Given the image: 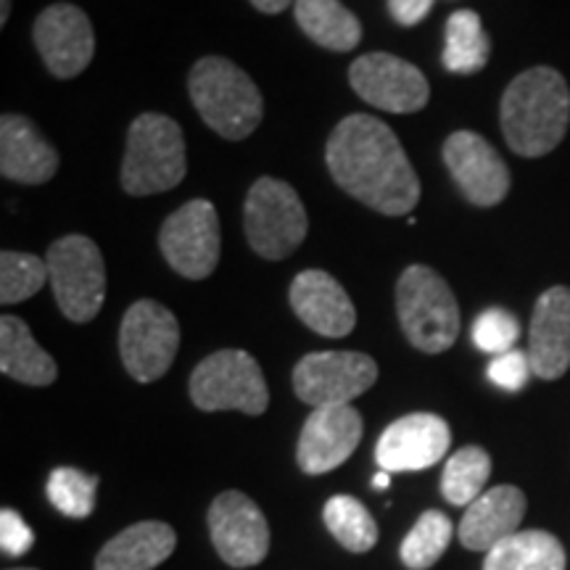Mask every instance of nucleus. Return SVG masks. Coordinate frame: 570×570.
Here are the masks:
<instances>
[{
	"instance_id": "nucleus-2",
	"label": "nucleus",
	"mask_w": 570,
	"mask_h": 570,
	"mask_svg": "<svg viewBox=\"0 0 570 570\" xmlns=\"http://www.w3.org/2000/svg\"><path fill=\"white\" fill-rule=\"evenodd\" d=\"M502 132L518 156L537 159L554 151L570 125V90L558 69L533 67L508 85L502 96Z\"/></svg>"
},
{
	"instance_id": "nucleus-21",
	"label": "nucleus",
	"mask_w": 570,
	"mask_h": 570,
	"mask_svg": "<svg viewBox=\"0 0 570 570\" xmlns=\"http://www.w3.org/2000/svg\"><path fill=\"white\" fill-rule=\"evenodd\" d=\"M59 169V154L30 119L6 114L0 119V175L6 180L42 185Z\"/></svg>"
},
{
	"instance_id": "nucleus-19",
	"label": "nucleus",
	"mask_w": 570,
	"mask_h": 570,
	"mask_svg": "<svg viewBox=\"0 0 570 570\" xmlns=\"http://www.w3.org/2000/svg\"><path fill=\"white\" fill-rule=\"evenodd\" d=\"M291 306L296 317L327 338H344L354 331L356 309L346 288L323 269H306L291 283Z\"/></svg>"
},
{
	"instance_id": "nucleus-7",
	"label": "nucleus",
	"mask_w": 570,
	"mask_h": 570,
	"mask_svg": "<svg viewBox=\"0 0 570 570\" xmlns=\"http://www.w3.org/2000/svg\"><path fill=\"white\" fill-rule=\"evenodd\" d=\"M190 399L204 412L238 410L262 415L269 407V391L259 362L240 348H223L206 356L190 375Z\"/></svg>"
},
{
	"instance_id": "nucleus-4",
	"label": "nucleus",
	"mask_w": 570,
	"mask_h": 570,
	"mask_svg": "<svg viewBox=\"0 0 570 570\" xmlns=\"http://www.w3.org/2000/svg\"><path fill=\"white\" fill-rule=\"evenodd\" d=\"M396 312L407 341L425 354H441L460 336V306L449 283L425 265H412L396 283Z\"/></svg>"
},
{
	"instance_id": "nucleus-39",
	"label": "nucleus",
	"mask_w": 570,
	"mask_h": 570,
	"mask_svg": "<svg viewBox=\"0 0 570 570\" xmlns=\"http://www.w3.org/2000/svg\"><path fill=\"white\" fill-rule=\"evenodd\" d=\"M13 570H35V568H13Z\"/></svg>"
},
{
	"instance_id": "nucleus-38",
	"label": "nucleus",
	"mask_w": 570,
	"mask_h": 570,
	"mask_svg": "<svg viewBox=\"0 0 570 570\" xmlns=\"http://www.w3.org/2000/svg\"><path fill=\"white\" fill-rule=\"evenodd\" d=\"M9 13H11V0H3V3H0V24L9 21Z\"/></svg>"
},
{
	"instance_id": "nucleus-12",
	"label": "nucleus",
	"mask_w": 570,
	"mask_h": 570,
	"mask_svg": "<svg viewBox=\"0 0 570 570\" xmlns=\"http://www.w3.org/2000/svg\"><path fill=\"white\" fill-rule=\"evenodd\" d=\"M212 544L230 568H254L269 552V525L244 491H225L209 508Z\"/></svg>"
},
{
	"instance_id": "nucleus-24",
	"label": "nucleus",
	"mask_w": 570,
	"mask_h": 570,
	"mask_svg": "<svg viewBox=\"0 0 570 570\" xmlns=\"http://www.w3.org/2000/svg\"><path fill=\"white\" fill-rule=\"evenodd\" d=\"M296 21L309 40L327 51L348 53L360 46L362 24L341 0H296Z\"/></svg>"
},
{
	"instance_id": "nucleus-30",
	"label": "nucleus",
	"mask_w": 570,
	"mask_h": 570,
	"mask_svg": "<svg viewBox=\"0 0 570 570\" xmlns=\"http://www.w3.org/2000/svg\"><path fill=\"white\" fill-rule=\"evenodd\" d=\"M48 281H51L48 262L40 256L21 252L0 254V302L6 306L27 302V298L40 294Z\"/></svg>"
},
{
	"instance_id": "nucleus-32",
	"label": "nucleus",
	"mask_w": 570,
	"mask_h": 570,
	"mask_svg": "<svg viewBox=\"0 0 570 570\" xmlns=\"http://www.w3.org/2000/svg\"><path fill=\"white\" fill-rule=\"evenodd\" d=\"M520 338V325L518 320L510 315L508 309H499V306H491V309L481 312L473 323V344L487 354H508L515 348Z\"/></svg>"
},
{
	"instance_id": "nucleus-33",
	"label": "nucleus",
	"mask_w": 570,
	"mask_h": 570,
	"mask_svg": "<svg viewBox=\"0 0 570 570\" xmlns=\"http://www.w3.org/2000/svg\"><path fill=\"white\" fill-rule=\"evenodd\" d=\"M531 373L533 370H531L529 352H518V348H512L508 354L494 356L489 365V381L502 391H510V394H515V391L523 389L525 383H529Z\"/></svg>"
},
{
	"instance_id": "nucleus-18",
	"label": "nucleus",
	"mask_w": 570,
	"mask_h": 570,
	"mask_svg": "<svg viewBox=\"0 0 570 570\" xmlns=\"http://www.w3.org/2000/svg\"><path fill=\"white\" fill-rule=\"evenodd\" d=\"M529 360L533 375L558 381L570 367V288L552 285L533 306L529 331Z\"/></svg>"
},
{
	"instance_id": "nucleus-14",
	"label": "nucleus",
	"mask_w": 570,
	"mask_h": 570,
	"mask_svg": "<svg viewBox=\"0 0 570 570\" xmlns=\"http://www.w3.org/2000/svg\"><path fill=\"white\" fill-rule=\"evenodd\" d=\"M444 164L460 194L475 206H497L510 194V169L479 132H452L444 142Z\"/></svg>"
},
{
	"instance_id": "nucleus-36",
	"label": "nucleus",
	"mask_w": 570,
	"mask_h": 570,
	"mask_svg": "<svg viewBox=\"0 0 570 570\" xmlns=\"http://www.w3.org/2000/svg\"><path fill=\"white\" fill-rule=\"evenodd\" d=\"M252 6L256 11L269 13V17H273V13H281V11L288 9L291 0H252Z\"/></svg>"
},
{
	"instance_id": "nucleus-6",
	"label": "nucleus",
	"mask_w": 570,
	"mask_h": 570,
	"mask_svg": "<svg viewBox=\"0 0 570 570\" xmlns=\"http://www.w3.org/2000/svg\"><path fill=\"white\" fill-rule=\"evenodd\" d=\"M244 227L248 246L265 259H285L304 244L306 209L288 183L259 177L248 188L244 206Z\"/></svg>"
},
{
	"instance_id": "nucleus-15",
	"label": "nucleus",
	"mask_w": 570,
	"mask_h": 570,
	"mask_svg": "<svg viewBox=\"0 0 570 570\" xmlns=\"http://www.w3.org/2000/svg\"><path fill=\"white\" fill-rule=\"evenodd\" d=\"M32 38L48 71L59 80H69L88 69L96 53V32L88 13L71 3L48 6L35 21Z\"/></svg>"
},
{
	"instance_id": "nucleus-9",
	"label": "nucleus",
	"mask_w": 570,
	"mask_h": 570,
	"mask_svg": "<svg viewBox=\"0 0 570 570\" xmlns=\"http://www.w3.org/2000/svg\"><path fill=\"white\" fill-rule=\"evenodd\" d=\"M180 348V325L167 306L151 298L135 302L119 327V354L138 383H151L167 375Z\"/></svg>"
},
{
	"instance_id": "nucleus-1",
	"label": "nucleus",
	"mask_w": 570,
	"mask_h": 570,
	"mask_svg": "<svg viewBox=\"0 0 570 570\" xmlns=\"http://www.w3.org/2000/svg\"><path fill=\"white\" fill-rule=\"evenodd\" d=\"M325 161L333 180L370 209L402 217L420 202V183L407 151L386 122L352 114L331 132Z\"/></svg>"
},
{
	"instance_id": "nucleus-5",
	"label": "nucleus",
	"mask_w": 570,
	"mask_h": 570,
	"mask_svg": "<svg viewBox=\"0 0 570 570\" xmlns=\"http://www.w3.org/2000/svg\"><path fill=\"white\" fill-rule=\"evenodd\" d=\"M188 173L183 130L164 114H140L127 132L122 188L130 196L173 190Z\"/></svg>"
},
{
	"instance_id": "nucleus-22",
	"label": "nucleus",
	"mask_w": 570,
	"mask_h": 570,
	"mask_svg": "<svg viewBox=\"0 0 570 570\" xmlns=\"http://www.w3.org/2000/svg\"><path fill=\"white\" fill-rule=\"evenodd\" d=\"M175 547L173 525L161 520H142L106 541L96 558V570H154L175 552Z\"/></svg>"
},
{
	"instance_id": "nucleus-11",
	"label": "nucleus",
	"mask_w": 570,
	"mask_h": 570,
	"mask_svg": "<svg viewBox=\"0 0 570 570\" xmlns=\"http://www.w3.org/2000/svg\"><path fill=\"white\" fill-rule=\"evenodd\" d=\"M377 381L373 356L362 352H315L294 367V391L309 407L352 404Z\"/></svg>"
},
{
	"instance_id": "nucleus-3",
	"label": "nucleus",
	"mask_w": 570,
	"mask_h": 570,
	"mask_svg": "<svg viewBox=\"0 0 570 570\" xmlns=\"http://www.w3.org/2000/svg\"><path fill=\"white\" fill-rule=\"evenodd\" d=\"M188 92L204 122L225 140L248 138L265 114V98L252 77L223 56H206L190 69Z\"/></svg>"
},
{
	"instance_id": "nucleus-17",
	"label": "nucleus",
	"mask_w": 570,
	"mask_h": 570,
	"mask_svg": "<svg viewBox=\"0 0 570 570\" xmlns=\"http://www.w3.org/2000/svg\"><path fill=\"white\" fill-rule=\"evenodd\" d=\"M362 441V415L352 404L317 407L306 417L298 436V468L306 475H323L352 458Z\"/></svg>"
},
{
	"instance_id": "nucleus-35",
	"label": "nucleus",
	"mask_w": 570,
	"mask_h": 570,
	"mask_svg": "<svg viewBox=\"0 0 570 570\" xmlns=\"http://www.w3.org/2000/svg\"><path fill=\"white\" fill-rule=\"evenodd\" d=\"M433 3H436V0H389V11L396 24L412 27L431 13Z\"/></svg>"
},
{
	"instance_id": "nucleus-26",
	"label": "nucleus",
	"mask_w": 570,
	"mask_h": 570,
	"mask_svg": "<svg viewBox=\"0 0 570 570\" xmlns=\"http://www.w3.org/2000/svg\"><path fill=\"white\" fill-rule=\"evenodd\" d=\"M491 53V40L483 32L481 17L475 11L462 9L454 11L446 21V46H444V61L446 71L452 75H475L487 67Z\"/></svg>"
},
{
	"instance_id": "nucleus-8",
	"label": "nucleus",
	"mask_w": 570,
	"mask_h": 570,
	"mask_svg": "<svg viewBox=\"0 0 570 570\" xmlns=\"http://www.w3.org/2000/svg\"><path fill=\"white\" fill-rule=\"evenodd\" d=\"M46 262L63 317L71 323H90L106 298V265L96 240L63 235L48 246Z\"/></svg>"
},
{
	"instance_id": "nucleus-25",
	"label": "nucleus",
	"mask_w": 570,
	"mask_h": 570,
	"mask_svg": "<svg viewBox=\"0 0 570 570\" xmlns=\"http://www.w3.org/2000/svg\"><path fill=\"white\" fill-rule=\"evenodd\" d=\"M483 570H566V550L547 531H518L487 552Z\"/></svg>"
},
{
	"instance_id": "nucleus-13",
	"label": "nucleus",
	"mask_w": 570,
	"mask_h": 570,
	"mask_svg": "<svg viewBox=\"0 0 570 570\" xmlns=\"http://www.w3.org/2000/svg\"><path fill=\"white\" fill-rule=\"evenodd\" d=\"M348 82L362 101L391 114L420 111L431 98L425 75L391 53H365L348 69Z\"/></svg>"
},
{
	"instance_id": "nucleus-29",
	"label": "nucleus",
	"mask_w": 570,
	"mask_h": 570,
	"mask_svg": "<svg viewBox=\"0 0 570 570\" xmlns=\"http://www.w3.org/2000/svg\"><path fill=\"white\" fill-rule=\"evenodd\" d=\"M454 537V523L441 510H428L417 518L412 531L402 541V562L412 570H425L439 562Z\"/></svg>"
},
{
	"instance_id": "nucleus-10",
	"label": "nucleus",
	"mask_w": 570,
	"mask_h": 570,
	"mask_svg": "<svg viewBox=\"0 0 570 570\" xmlns=\"http://www.w3.org/2000/svg\"><path fill=\"white\" fill-rule=\"evenodd\" d=\"M164 259L177 275L188 281H204L219 262V217L212 202L194 198L164 219L159 233Z\"/></svg>"
},
{
	"instance_id": "nucleus-34",
	"label": "nucleus",
	"mask_w": 570,
	"mask_h": 570,
	"mask_svg": "<svg viewBox=\"0 0 570 570\" xmlns=\"http://www.w3.org/2000/svg\"><path fill=\"white\" fill-rule=\"evenodd\" d=\"M32 544L35 533L24 523V518L11 508L0 510V547H3V552L11 554V558H21L24 552H30Z\"/></svg>"
},
{
	"instance_id": "nucleus-31",
	"label": "nucleus",
	"mask_w": 570,
	"mask_h": 570,
	"mask_svg": "<svg viewBox=\"0 0 570 570\" xmlns=\"http://www.w3.org/2000/svg\"><path fill=\"white\" fill-rule=\"evenodd\" d=\"M98 475L77 468H56L48 479V499L67 518H88L96 510Z\"/></svg>"
},
{
	"instance_id": "nucleus-28",
	"label": "nucleus",
	"mask_w": 570,
	"mask_h": 570,
	"mask_svg": "<svg viewBox=\"0 0 570 570\" xmlns=\"http://www.w3.org/2000/svg\"><path fill=\"white\" fill-rule=\"evenodd\" d=\"M327 531L348 552H370L377 544V525L360 499L338 494L325 502L323 510Z\"/></svg>"
},
{
	"instance_id": "nucleus-16",
	"label": "nucleus",
	"mask_w": 570,
	"mask_h": 570,
	"mask_svg": "<svg viewBox=\"0 0 570 570\" xmlns=\"http://www.w3.org/2000/svg\"><path fill=\"white\" fill-rule=\"evenodd\" d=\"M449 444H452V431L444 417L415 412L399 417L383 431L375 446V460L386 473H410L444 460Z\"/></svg>"
},
{
	"instance_id": "nucleus-20",
	"label": "nucleus",
	"mask_w": 570,
	"mask_h": 570,
	"mask_svg": "<svg viewBox=\"0 0 570 570\" xmlns=\"http://www.w3.org/2000/svg\"><path fill=\"white\" fill-rule=\"evenodd\" d=\"M525 515V494L518 487H494L475 499L460 520L458 537L470 552H491L515 537Z\"/></svg>"
},
{
	"instance_id": "nucleus-37",
	"label": "nucleus",
	"mask_w": 570,
	"mask_h": 570,
	"mask_svg": "<svg viewBox=\"0 0 570 570\" xmlns=\"http://www.w3.org/2000/svg\"><path fill=\"white\" fill-rule=\"evenodd\" d=\"M389 481H391V473H386V470H381V473H377L375 479H373V487L375 489H386Z\"/></svg>"
},
{
	"instance_id": "nucleus-23",
	"label": "nucleus",
	"mask_w": 570,
	"mask_h": 570,
	"mask_svg": "<svg viewBox=\"0 0 570 570\" xmlns=\"http://www.w3.org/2000/svg\"><path fill=\"white\" fill-rule=\"evenodd\" d=\"M0 370L27 386H51L59 377L53 356L35 341L24 320L13 315L0 320Z\"/></svg>"
},
{
	"instance_id": "nucleus-27",
	"label": "nucleus",
	"mask_w": 570,
	"mask_h": 570,
	"mask_svg": "<svg viewBox=\"0 0 570 570\" xmlns=\"http://www.w3.org/2000/svg\"><path fill=\"white\" fill-rule=\"evenodd\" d=\"M491 475V458L481 446H462L452 454L441 475V494L449 504L470 508L483 494Z\"/></svg>"
}]
</instances>
